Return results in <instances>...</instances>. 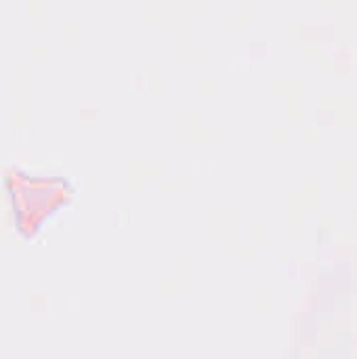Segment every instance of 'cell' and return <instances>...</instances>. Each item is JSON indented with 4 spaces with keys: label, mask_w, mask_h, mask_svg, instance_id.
<instances>
[]
</instances>
